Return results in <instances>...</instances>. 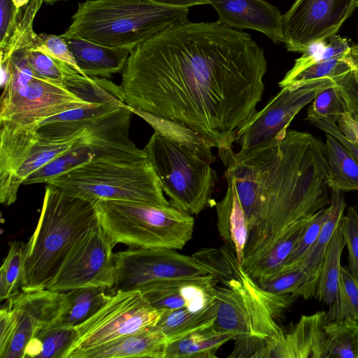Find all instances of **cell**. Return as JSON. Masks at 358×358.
I'll return each mask as SVG.
<instances>
[{
  "instance_id": "6da1fadb",
  "label": "cell",
  "mask_w": 358,
  "mask_h": 358,
  "mask_svg": "<svg viewBox=\"0 0 358 358\" xmlns=\"http://www.w3.org/2000/svg\"><path fill=\"white\" fill-rule=\"evenodd\" d=\"M266 71L249 34L188 20L132 48L120 87L130 109L179 122L221 152L257 111Z\"/></svg>"
},
{
  "instance_id": "7a4b0ae2",
  "label": "cell",
  "mask_w": 358,
  "mask_h": 358,
  "mask_svg": "<svg viewBox=\"0 0 358 358\" xmlns=\"http://www.w3.org/2000/svg\"><path fill=\"white\" fill-rule=\"evenodd\" d=\"M219 156L248 224L243 262L331 204L326 146L320 137L291 130L256 148Z\"/></svg>"
},
{
  "instance_id": "3957f363",
  "label": "cell",
  "mask_w": 358,
  "mask_h": 358,
  "mask_svg": "<svg viewBox=\"0 0 358 358\" xmlns=\"http://www.w3.org/2000/svg\"><path fill=\"white\" fill-rule=\"evenodd\" d=\"M205 265L217 280L212 327L233 335L235 348L229 357L257 358L267 343L283 332L277 320L297 296L262 289L230 248L212 252Z\"/></svg>"
},
{
  "instance_id": "277c9868",
  "label": "cell",
  "mask_w": 358,
  "mask_h": 358,
  "mask_svg": "<svg viewBox=\"0 0 358 358\" xmlns=\"http://www.w3.org/2000/svg\"><path fill=\"white\" fill-rule=\"evenodd\" d=\"M97 202L47 185L36 227L25 243L21 291L47 288L71 249L98 219Z\"/></svg>"
},
{
  "instance_id": "5b68a950",
  "label": "cell",
  "mask_w": 358,
  "mask_h": 358,
  "mask_svg": "<svg viewBox=\"0 0 358 358\" xmlns=\"http://www.w3.org/2000/svg\"><path fill=\"white\" fill-rule=\"evenodd\" d=\"M188 13L187 7L152 0H87L78 3L62 36L131 50L162 30L188 21Z\"/></svg>"
},
{
  "instance_id": "8992f818",
  "label": "cell",
  "mask_w": 358,
  "mask_h": 358,
  "mask_svg": "<svg viewBox=\"0 0 358 358\" xmlns=\"http://www.w3.org/2000/svg\"><path fill=\"white\" fill-rule=\"evenodd\" d=\"M99 220L110 240L134 248L182 250L192 238L194 219L171 205L100 200Z\"/></svg>"
},
{
  "instance_id": "52a82bcc",
  "label": "cell",
  "mask_w": 358,
  "mask_h": 358,
  "mask_svg": "<svg viewBox=\"0 0 358 358\" xmlns=\"http://www.w3.org/2000/svg\"><path fill=\"white\" fill-rule=\"evenodd\" d=\"M68 193L90 201L120 200L168 206L148 157L134 161L95 160L50 179Z\"/></svg>"
},
{
  "instance_id": "ba28073f",
  "label": "cell",
  "mask_w": 358,
  "mask_h": 358,
  "mask_svg": "<svg viewBox=\"0 0 358 358\" xmlns=\"http://www.w3.org/2000/svg\"><path fill=\"white\" fill-rule=\"evenodd\" d=\"M170 204L198 215L209 203L217 176L210 163L195 151L154 132L143 148Z\"/></svg>"
},
{
  "instance_id": "9c48e42d",
  "label": "cell",
  "mask_w": 358,
  "mask_h": 358,
  "mask_svg": "<svg viewBox=\"0 0 358 358\" xmlns=\"http://www.w3.org/2000/svg\"><path fill=\"white\" fill-rule=\"evenodd\" d=\"M131 109L123 104L89 124L66 152L40 168L23 185L46 183L80 165L95 160L134 161L146 157L129 137Z\"/></svg>"
},
{
  "instance_id": "30bf717a",
  "label": "cell",
  "mask_w": 358,
  "mask_h": 358,
  "mask_svg": "<svg viewBox=\"0 0 358 358\" xmlns=\"http://www.w3.org/2000/svg\"><path fill=\"white\" fill-rule=\"evenodd\" d=\"M162 312L153 308L138 289L113 292L93 315L76 327L78 337L66 358L151 328Z\"/></svg>"
},
{
  "instance_id": "8fae6325",
  "label": "cell",
  "mask_w": 358,
  "mask_h": 358,
  "mask_svg": "<svg viewBox=\"0 0 358 358\" xmlns=\"http://www.w3.org/2000/svg\"><path fill=\"white\" fill-rule=\"evenodd\" d=\"M114 247L98 217L71 249L45 289L65 292L100 286L110 290L115 281Z\"/></svg>"
},
{
  "instance_id": "7c38bea8",
  "label": "cell",
  "mask_w": 358,
  "mask_h": 358,
  "mask_svg": "<svg viewBox=\"0 0 358 358\" xmlns=\"http://www.w3.org/2000/svg\"><path fill=\"white\" fill-rule=\"evenodd\" d=\"M176 250L130 247L115 253V281L110 291L134 289L153 281L211 273L192 256Z\"/></svg>"
},
{
  "instance_id": "4fadbf2b",
  "label": "cell",
  "mask_w": 358,
  "mask_h": 358,
  "mask_svg": "<svg viewBox=\"0 0 358 358\" xmlns=\"http://www.w3.org/2000/svg\"><path fill=\"white\" fill-rule=\"evenodd\" d=\"M334 85L332 78H326L281 88L238 129L235 143L244 150L285 135L297 113L319 92Z\"/></svg>"
},
{
  "instance_id": "5bb4252c",
  "label": "cell",
  "mask_w": 358,
  "mask_h": 358,
  "mask_svg": "<svg viewBox=\"0 0 358 358\" xmlns=\"http://www.w3.org/2000/svg\"><path fill=\"white\" fill-rule=\"evenodd\" d=\"M356 8L355 0H295L282 15L288 51L303 53L336 35Z\"/></svg>"
},
{
  "instance_id": "9a60e30c",
  "label": "cell",
  "mask_w": 358,
  "mask_h": 358,
  "mask_svg": "<svg viewBox=\"0 0 358 358\" xmlns=\"http://www.w3.org/2000/svg\"><path fill=\"white\" fill-rule=\"evenodd\" d=\"M94 103L65 85L36 76L24 87L1 99L0 121L38 127L50 117Z\"/></svg>"
},
{
  "instance_id": "2e32d148",
  "label": "cell",
  "mask_w": 358,
  "mask_h": 358,
  "mask_svg": "<svg viewBox=\"0 0 358 358\" xmlns=\"http://www.w3.org/2000/svg\"><path fill=\"white\" fill-rule=\"evenodd\" d=\"M8 301L17 313V325L4 358H24L31 340L42 328L59 318L64 305V292L21 291Z\"/></svg>"
},
{
  "instance_id": "e0dca14e",
  "label": "cell",
  "mask_w": 358,
  "mask_h": 358,
  "mask_svg": "<svg viewBox=\"0 0 358 358\" xmlns=\"http://www.w3.org/2000/svg\"><path fill=\"white\" fill-rule=\"evenodd\" d=\"M217 284L215 276L210 273L153 281L137 289L160 311L185 308L196 312L215 302Z\"/></svg>"
},
{
  "instance_id": "ac0fdd59",
  "label": "cell",
  "mask_w": 358,
  "mask_h": 358,
  "mask_svg": "<svg viewBox=\"0 0 358 358\" xmlns=\"http://www.w3.org/2000/svg\"><path fill=\"white\" fill-rule=\"evenodd\" d=\"M327 313L321 310L302 315L288 331H283L261 352L259 358H328L324 331Z\"/></svg>"
},
{
  "instance_id": "d6986e66",
  "label": "cell",
  "mask_w": 358,
  "mask_h": 358,
  "mask_svg": "<svg viewBox=\"0 0 358 358\" xmlns=\"http://www.w3.org/2000/svg\"><path fill=\"white\" fill-rule=\"evenodd\" d=\"M220 23L241 30L250 29L265 34L274 43H284L282 15L264 0H208Z\"/></svg>"
},
{
  "instance_id": "ffe728a7",
  "label": "cell",
  "mask_w": 358,
  "mask_h": 358,
  "mask_svg": "<svg viewBox=\"0 0 358 358\" xmlns=\"http://www.w3.org/2000/svg\"><path fill=\"white\" fill-rule=\"evenodd\" d=\"M63 37L83 74L90 78H108L122 71L131 50L78 38Z\"/></svg>"
},
{
  "instance_id": "44dd1931",
  "label": "cell",
  "mask_w": 358,
  "mask_h": 358,
  "mask_svg": "<svg viewBox=\"0 0 358 358\" xmlns=\"http://www.w3.org/2000/svg\"><path fill=\"white\" fill-rule=\"evenodd\" d=\"M166 345L164 336L154 326L80 352L74 358H164Z\"/></svg>"
},
{
  "instance_id": "7402d4cb",
  "label": "cell",
  "mask_w": 358,
  "mask_h": 358,
  "mask_svg": "<svg viewBox=\"0 0 358 358\" xmlns=\"http://www.w3.org/2000/svg\"><path fill=\"white\" fill-rule=\"evenodd\" d=\"M122 101L96 102L50 117L36 129L42 140L55 141L73 138L81 134L98 117L119 108Z\"/></svg>"
},
{
  "instance_id": "603a6c76",
  "label": "cell",
  "mask_w": 358,
  "mask_h": 358,
  "mask_svg": "<svg viewBox=\"0 0 358 358\" xmlns=\"http://www.w3.org/2000/svg\"><path fill=\"white\" fill-rule=\"evenodd\" d=\"M227 189L224 198L216 206L217 228L221 237L234 250L242 264L248 239L249 229L233 180L226 177Z\"/></svg>"
},
{
  "instance_id": "cb8c5ba5",
  "label": "cell",
  "mask_w": 358,
  "mask_h": 358,
  "mask_svg": "<svg viewBox=\"0 0 358 358\" xmlns=\"http://www.w3.org/2000/svg\"><path fill=\"white\" fill-rule=\"evenodd\" d=\"M346 205L343 192L331 189V204L329 216L323 224L315 242L302 261L308 273V287L310 298L315 296L327 247L334 232L340 225Z\"/></svg>"
},
{
  "instance_id": "d4e9b609",
  "label": "cell",
  "mask_w": 358,
  "mask_h": 358,
  "mask_svg": "<svg viewBox=\"0 0 358 358\" xmlns=\"http://www.w3.org/2000/svg\"><path fill=\"white\" fill-rule=\"evenodd\" d=\"M231 340V334L204 328L166 343L164 358H215L219 348Z\"/></svg>"
},
{
  "instance_id": "484cf974",
  "label": "cell",
  "mask_w": 358,
  "mask_h": 358,
  "mask_svg": "<svg viewBox=\"0 0 358 358\" xmlns=\"http://www.w3.org/2000/svg\"><path fill=\"white\" fill-rule=\"evenodd\" d=\"M105 287L89 286L64 292L65 301L59 324L76 327L93 315L109 299ZM109 290V289H108Z\"/></svg>"
},
{
  "instance_id": "4316f807",
  "label": "cell",
  "mask_w": 358,
  "mask_h": 358,
  "mask_svg": "<svg viewBox=\"0 0 358 358\" xmlns=\"http://www.w3.org/2000/svg\"><path fill=\"white\" fill-rule=\"evenodd\" d=\"M325 146L329 166L327 184L330 190H358V163L350 152L327 133Z\"/></svg>"
},
{
  "instance_id": "83f0119b",
  "label": "cell",
  "mask_w": 358,
  "mask_h": 358,
  "mask_svg": "<svg viewBox=\"0 0 358 358\" xmlns=\"http://www.w3.org/2000/svg\"><path fill=\"white\" fill-rule=\"evenodd\" d=\"M216 302L201 311L185 308L164 310L156 327L164 336L166 343L191 332L212 327L216 317Z\"/></svg>"
},
{
  "instance_id": "f1b7e54d",
  "label": "cell",
  "mask_w": 358,
  "mask_h": 358,
  "mask_svg": "<svg viewBox=\"0 0 358 358\" xmlns=\"http://www.w3.org/2000/svg\"><path fill=\"white\" fill-rule=\"evenodd\" d=\"M77 337L76 327L55 321L42 328L31 340L24 357L66 358Z\"/></svg>"
},
{
  "instance_id": "f546056e",
  "label": "cell",
  "mask_w": 358,
  "mask_h": 358,
  "mask_svg": "<svg viewBox=\"0 0 358 358\" xmlns=\"http://www.w3.org/2000/svg\"><path fill=\"white\" fill-rule=\"evenodd\" d=\"M307 223L290 230L266 250L242 263L248 275L256 280L280 268L301 236Z\"/></svg>"
},
{
  "instance_id": "4dcf8cb0",
  "label": "cell",
  "mask_w": 358,
  "mask_h": 358,
  "mask_svg": "<svg viewBox=\"0 0 358 358\" xmlns=\"http://www.w3.org/2000/svg\"><path fill=\"white\" fill-rule=\"evenodd\" d=\"M131 112L145 120L155 132L195 151L210 163L215 161L211 148L203 139L182 124L164 119L152 113L131 109Z\"/></svg>"
},
{
  "instance_id": "1f68e13d",
  "label": "cell",
  "mask_w": 358,
  "mask_h": 358,
  "mask_svg": "<svg viewBox=\"0 0 358 358\" xmlns=\"http://www.w3.org/2000/svg\"><path fill=\"white\" fill-rule=\"evenodd\" d=\"M308 273L303 262L256 280L259 287L273 294H292L304 299H310L308 292Z\"/></svg>"
},
{
  "instance_id": "d6a6232c",
  "label": "cell",
  "mask_w": 358,
  "mask_h": 358,
  "mask_svg": "<svg viewBox=\"0 0 358 358\" xmlns=\"http://www.w3.org/2000/svg\"><path fill=\"white\" fill-rule=\"evenodd\" d=\"M345 240L338 228L327 247L321 268L315 296L327 305H331L338 295L341 274V259Z\"/></svg>"
},
{
  "instance_id": "836d02e7",
  "label": "cell",
  "mask_w": 358,
  "mask_h": 358,
  "mask_svg": "<svg viewBox=\"0 0 358 358\" xmlns=\"http://www.w3.org/2000/svg\"><path fill=\"white\" fill-rule=\"evenodd\" d=\"M324 331L328 358H358V321L351 317L327 321Z\"/></svg>"
},
{
  "instance_id": "e575fe53",
  "label": "cell",
  "mask_w": 358,
  "mask_h": 358,
  "mask_svg": "<svg viewBox=\"0 0 358 358\" xmlns=\"http://www.w3.org/2000/svg\"><path fill=\"white\" fill-rule=\"evenodd\" d=\"M351 317L358 321V280L348 266L341 267L338 295L329 306L327 321Z\"/></svg>"
},
{
  "instance_id": "d590c367",
  "label": "cell",
  "mask_w": 358,
  "mask_h": 358,
  "mask_svg": "<svg viewBox=\"0 0 358 358\" xmlns=\"http://www.w3.org/2000/svg\"><path fill=\"white\" fill-rule=\"evenodd\" d=\"M25 243L10 241L8 251L0 269V299L8 300L18 294L21 289Z\"/></svg>"
},
{
  "instance_id": "8d00e7d4",
  "label": "cell",
  "mask_w": 358,
  "mask_h": 358,
  "mask_svg": "<svg viewBox=\"0 0 358 358\" xmlns=\"http://www.w3.org/2000/svg\"><path fill=\"white\" fill-rule=\"evenodd\" d=\"M43 2V0H31L22 8L17 26L7 45L0 50L1 59L10 58L17 50H31L34 48L38 34L34 31V21Z\"/></svg>"
},
{
  "instance_id": "74e56055",
  "label": "cell",
  "mask_w": 358,
  "mask_h": 358,
  "mask_svg": "<svg viewBox=\"0 0 358 358\" xmlns=\"http://www.w3.org/2000/svg\"><path fill=\"white\" fill-rule=\"evenodd\" d=\"M354 68H355V64L348 52L332 59L314 63L292 78L285 87L303 84L321 78H330L334 80L336 77L343 75Z\"/></svg>"
},
{
  "instance_id": "f35d334b",
  "label": "cell",
  "mask_w": 358,
  "mask_h": 358,
  "mask_svg": "<svg viewBox=\"0 0 358 358\" xmlns=\"http://www.w3.org/2000/svg\"><path fill=\"white\" fill-rule=\"evenodd\" d=\"M329 212L330 206L320 210L312 217L307 223L297 243L280 268L294 266L305 259L315 242Z\"/></svg>"
},
{
  "instance_id": "ab89813d",
  "label": "cell",
  "mask_w": 358,
  "mask_h": 358,
  "mask_svg": "<svg viewBox=\"0 0 358 358\" xmlns=\"http://www.w3.org/2000/svg\"><path fill=\"white\" fill-rule=\"evenodd\" d=\"M36 77L28 60V50H19L13 52L10 60V73L5 85L1 87V99H6L27 85Z\"/></svg>"
},
{
  "instance_id": "60d3db41",
  "label": "cell",
  "mask_w": 358,
  "mask_h": 358,
  "mask_svg": "<svg viewBox=\"0 0 358 358\" xmlns=\"http://www.w3.org/2000/svg\"><path fill=\"white\" fill-rule=\"evenodd\" d=\"M308 110L334 122L348 114L344 100L334 85L319 92Z\"/></svg>"
},
{
  "instance_id": "b9f144b4",
  "label": "cell",
  "mask_w": 358,
  "mask_h": 358,
  "mask_svg": "<svg viewBox=\"0 0 358 358\" xmlns=\"http://www.w3.org/2000/svg\"><path fill=\"white\" fill-rule=\"evenodd\" d=\"M28 60L36 76L48 82L64 85V62L41 51L28 50Z\"/></svg>"
},
{
  "instance_id": "7bdbcfd3",
  "label": "cell",
  "mask_w": 358,
  "mask_h": 358,
  "mask_svg": "<svg viewBox=\"0 0 358 358\" xmlns=\"http://www.w3.org/2000/svg\"><path fill=\"white\" fill-rule=\"evenodd\" d=\"M338 229L348 250V268L358 280V210L356 206L348 208Z\"/></svg>"
},
{
  "instance_id": "ee69618b",
  "label": "cell",
  "mask_w": 358,
  "mask_h": 358,
  "mask_svg": "<svg viewBox=\"0 0 358 358\" xmlns=\"http://www.w3.org/2000/svg\"><path fill=\"white\" fill-rule=\"evenodd\" d=\"M31 50L46 53L55 59L68 64L84 76L62 34H38L37 41Z\"/></svg>"
},
{
  "instance_id": "f6af8a7d",
  "label": "cell",
  "mask_w": 358,
  "mask_h": 358,
  "mask_svg": "<svg viewBox=\"0 0 358 358\" xmlns=\"http://www.w3.org/2000/svg\"><path fill=\"white\" fill-rule=\"evenodd\" d=\"M334 85L343 97L348 115L358 123V72L355 68L334 78Z\"/></svg>"
},
{
  "instance_id": "bcb514c9",
  "label": "cell",
  "mask_w": 358,
  "mask_h": 358,
  "mask_svg": "<svg viewBox=\"0 0 358 358\" xmlns=\"http://www.w3.org/2000/svg\"><path fill=\"white\" fill-rule=\"evenodd\" d=\"M23 8H17L12 0H0V50L7 45Z\"/></svg>"
},
{
  "instance_id": "7dc6e473",
  "label": "cell",
  "mask_w": 358,
  "mask_h": 358,
  "mask_svg": "<svg viewBox=\"0 0 358 358\" xmlns=\"http://www.w3.org/2000/svg\"><path fill=\"white\" fill-rule=\"evenodd\" d=\"M17 316L9 301L0 310V357L4 358L15 333Z\"/></svg>"
},
{
  "instance_id": "c3c4849f",
  "label": "cell",
  "mask_w": 358,
  "mask_h": 358,
  "mask_svg": "<svg viewBox=\"0 0 358 358\" xmlns=\"http://www.w3.org/2000/svg\"><path fill=\"white\" fill-rule=\"evenodd\" d=\"M307 120L313 126L337 138L352 154L358 163V145L349 140L339 129L336 122L307 111Z\"/></svg>"
},
{
  "instance_id": "681fc988",
  "label": "cell",
  "mask_w": 358,
  "mask_h": 358,
  "mask_svg": "<svg viewBox=\"0 0 358 358\" xmlns=\"http://www.w3.org/2000/svg\"><path fill=\"white\" fill-rule=\"evenodd\" d=\"M350 50V46L347 38L334 35L330 38L329 43L325 45L322 50V60L348 54Z\"/></svg>"
},
{
  "instance_id": "f907efd6",
  "label": "cell",
  "mask_w": 358,
  "mask_h": 358,
  "mask_svg": "<svg viewBox=\"0 0 358 358\" xmlns=\"http://www.w3.org/2000/svg\"><path fill=\"white\" fill-rule=\"evenodd\" d=\"M337 123L341 132L349 140L358 145V123L355 122L348 114L343 116Z\"/></svg>"
},
{
  "instance_id": "816d5d0a",
  "label": "cell",
  "mask_w": 358,
  "mask_h": 358,
  "mask_svg": "<svg viewBox=\"0 0 358 358\" xmlns=\"http://www.w3.org/2000/svg\"><path fill=\"white\" fill-rule=\"evenodd\" d=\"M157 3L173 7H187L209 4L208 0H152Z\"/></svg>"
},
{
  "instance_id": "f5cc1de1",
  "label": "cell",
  "mask_w": 358,
  "mask_h": 358,
  "mask_svg": "<svg viewBox=\"0 0 358 358\" xmlns=\"http://www.w3.org/2000/svg\"><path fill=\"white\" fill-rule=\"evenodd\" d=\"M349 55L355 64V69L358 72V45L350 47Z\"/></svg>"
},
{
  "instance_id": "db71d44e",
  "label": "cell",
  "mask_w": 358,
  "mask_h": 358,
  "mask_svg": "<svg viewBox=\"0 0 358 358\" xmlns=\"http://www.w3.org/2000/svg\"><path fill=\"white\" fill-rule=\"evenodd\" d=\"M30 1L31 0H12L13 3L17 8H22L26 6Z\"/></svg>"
},
{
  "instance_id": "11a10c76",
  "label": "cell",
  "mask_w": 358,
  "mask_h": 358,
  "mask_svg": "<svg viewBox=\"0 0 358 358\" xmlns=\"http://www.w3.org/2000/svg\"><path fill=\"white\" fill-rule=\"evenodd\" d=\"M43 2H45L46 3L52 4V3H54L55 2H57V1H66V0H43Z\"/></svg>"
},
{
  "instance_id": "9f6ffc18",
  "label": "cell",
  "mask_w": 358,
  "mask_h": 358,
  "mask_svg": "<svg viewBox=\"0 0 358 358\" xmlns=\"http://www.w3.org/2000/svg\"><path fill=\"white\" fill-rule=\"evenodd\" d=\"M355 6L358 7V0H355Z\"/></svg>"
}]
</instances>
